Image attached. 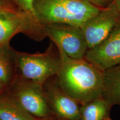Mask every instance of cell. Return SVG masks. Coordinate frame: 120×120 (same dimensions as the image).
I'll list each match as a JSON object with an SVG mask.
<instances>
[{
	"mask_svg": "<svg viewBox=\"0 0 120 120\" xmlns=\"http://www.w3.org/2000/svg\"><path fill=\"white\" fill-rule=\"evenodd\" d=\"M46 37L58 49L69 57L85 58L88 48L81 27L65 23H50L43 26Z\"/></svg>",
	"mask_w": 120,
	"mask_h": 120,
	"instance_id": "4",
	"label": "cell"
},
{
	"mask_svg": "<svg viewBox=\"0 0 120 120\" xmlns=\"http://www.w3.org/2000/svg\"><path fill=\"white\" fill-rule=\"evenodd\" d=\"M53 77L49 79L43 85L52 113L64 120H80L81 105L64 92L56 76Z\"/></svg>",
	"mask_w": 120,
	"mask_h": 120,
	"instance_id": "8",
	"label": "cell"
},
{
	"mask_svg": "<svg viewBox=\"0 0 120 120\" xmlns=\"http://www.w3.org/2000/svg\"><path fill=\"white\" fill-rule=\"evenodd\" d=\"M0 9L19 10L11 0H0Z\"/></svg>",
	"mask_w": 120,
	"mask_h": 120,
	"instance_id": "16",
	"label": "cell"
},
{
	"mask_svg": "<svg viewBox=\"0 0 120 120\" xmlns=\"http://www.w3.org/2000/svg\"><path fill=\"white\" fill-rule=\"evenodd\" d=\"M102 97L112 105L120 106V64L103 71Z\"/></svg>",
	"mask_w": 120,
	"mask_h": 120,
	"instance_id": "12",
	"label": "cell"
},
{
	"mask_svg": "<svg viewBox=\"0 0 120 120\" xmlns=\"http://www.w3.org/2000/svg\"><path fill=\"white\" fill-rule=\"evenodd\" d=\"M58 51L61 66L56 77L64 92L80 105L102 97L103 72L85 58L74 59Z\"/></svg>",
	"mask_w": 120,
	"mask_h": 120,
	"instance_id": "1",
	"label": "cell"
},
{
	"mask_svg": "<svg viewBox=\"0 0 120 120\" xmlns=\"http://www.w3.org/2000/svg\"><path fill=\"white\" fill-rule=\"evenodd\" d=\"M19 11L26 13L36 24L43 26L37 21L34 9V0H11Z\"/></svg>",
	"mask_w": 120,
	"mask_h": 120,
	"instance_id": "14",
	"label": "cell"
},
{
	"mask_svg": "<svg viewBox=\"0 0 120 120\" xmlns=\"http://www.w3.org/2000/svg\"><path fill=\"white\" fill-rule=\"evenodd\" d=\"M17 54L10 44L0 45V81L7 89L17 77Z\"/></svg>",
	"mask_w": 120,
	"mask_h": 120,
	"instance_id": "10",
	"label": "cell"
},
{
	"mask_svg": "<svg viewBox=\"0 0 120 120\" xmlns=\"http://www.w3.org/2000/svg\"><path fill=\"white\" fill-rule=\"evenodd\" d=\"M20 105L8 90L0 94V120H37Z\"/></svg>",
	"mask_w": 120,
	"mask_h": 120,
	"instance_id": "11",
	"label": "cell"
},
{
	"mask_svg": "<svg viewBox=\"0 0 120 120\" xmlns=\"http://www.w3.org/2000/svg\"><path fill=\"white\" fill-rule=\"evenodd\" d=\"M17 68L23 79L44 85L56 76L61 66L59 53L56 55L52 43L44 53H28L17 52Z\"/></svg>",
	"mask_w": 120,
	"mask_h": 120,
	"instance_id": "3",
	"label": "cell"
},
{
	"mask_svg": "<svg viewBox=\"0 0 120 120\" xmlns=\"http://www.w3.org/2000/svg\"><path fill=\"white\" fill-rule=\"evenodd\" d=\"M116 4L117 6L118 10L120 12V0H115V2H114Z\"/></svg>",
	"mask_w": 120,
	"mask_h": 120,
	"instance_id": "19",
	"label": "cell"
},
{
	"mask_svg": "<svg viewBox=\"0 0 120 120\" xmlns=\"http://www.w3.org/2000/svg\"><path fill=\"white\" fill-rule=\"evenodd\" d=\"M100 9L109 7L115 2V0H82Z\"/></svg>",
	"mask_w": 120,
	"mask_h": 120,
	"instance_id": "15",
	"label": "cell"
},
{
	"mask_svg": "<svg viewBox=\"0 0 120 120\" xmlns=\"http://www.w3.org/2000/svg\"><path fill=\"white\" fill-rule=\"evenodd\" d=\"M120 22V12L113 2L88 19L81 28L88 49L100 44Z\"/></svg>",
	"mask_w": 120,
	"mask_h": 120,
	"instance_id": "7",
	"label": "cell"
},
{
	"mask_svg": "<svg viewBox=\"0 0 120 120\" xmlns=\"http://www.w3.org/2000/svg\"><path fill=\"white\" fill-rule=\"evenodd\" d=\"M6 90L7 89L6 88V87L3 85L2 82L0 81V94H1V93H2L3 92H4V91H6Z\"/></svg>",
	"mask_w": 120,
	"mask_h": 120,
	"instance_id": "18",
	"label": "cell"
},
{
	"mask_svg": "<svg viewBox=\"0 0 120 120\" xmlns=\"http://www.w3.org/2000/svg\"><path fill=\"white\" fill-rule=\"evenodd\" d=\"M37 120H64L62 118L59 117L57 116L56 115H51V116L47 117H45L42 118H38Z\"/></svg>",
	"mask_w": 120,
	"mask_h": 120,
	"instance_id": "17",
	"label": "cell"
},
{
	"mask_svg": "<svg viewBox=\"0 0 120 120\" xmlns=\"http://www.w3.org/2000/svg\"><path fill=\"white\" fill-rule=\"evenodd\" d=\"M85 58L102 72L120 64V22L102 42L88 49Z\"/></svg>",
	"mask_w": 120,
	"mask_h": 120,
	"instance_id": "9",
	"label": "cell"
},
{
	"mask_svg": "<svg viewBox=\"0 0 120 120\" xmlns=\"http://www.w3.org/2000/svg\"><path fill=\"white\" fill-rule=\"evenodd\" d=\"M34 9L43 26L65 23L79 27L100 10L82 0H34Z\"/></svg>",
	"mask_w": 120,
	"mask_h": 120,
	"instance_id": "2",
	"label": "cell"
},
{
	"mask_svg": "<svg viewBox=\"0 0 120 120\" xmlns=\"http://www.w3.org/2000/svg\"><path fill=\"white\" fill-rule=\"evenodd\" d=\"M112 106L102 97L80 106V120H112Z\"/></svg>",
	"mask_w": 120,
	"mask_h": 120,
	"instance_id": "13",
	"label": "cell"
},
{
	"mask_svg": "<svg viewBox=\"0 0 120 120\" xmlns=\"http://www.w3.org/2000/svg\"><path fill=\"white\" fill-rule=\"evenodd\" d=\"M7 90L34 117L42 118L53 115L41 84L17 76Z\"/></svg>",
	"mask_w": 120,
	"mask_h": 120,
	"instance_id": "5",
	"label": "cell"
},
{
	"mask_svg": "<svg viewBox=\"0 0 120 120\" xmlns=\"http://www.w3.org/2000/svg\"><path fill=\"white\" fill-rule=\"evenodd\" d=\"M19 33L38 41L46 37L43 26L36 24L26 13L0 9V45L10 44L12 38Z\"/></svg>",
	"mask_w": 120,
	"mask_h": 120,
	"instance_id": "6",
	"label": "cell"
}]
</instances>
